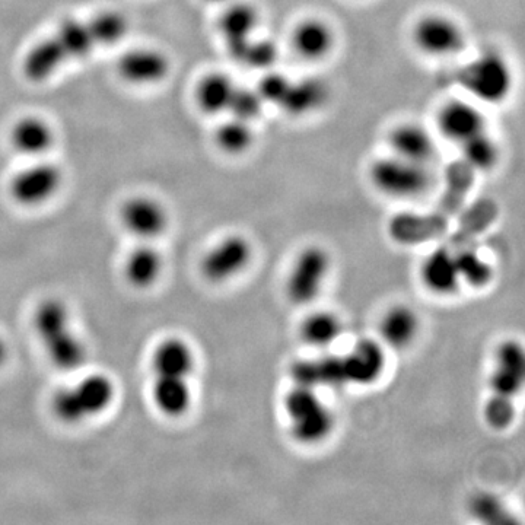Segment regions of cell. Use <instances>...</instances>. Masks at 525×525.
Masks as SVG:
<instances>
[{
    "label": "cell",
    "instance_id": "cb8c5ba5",
    "mask_svg": "<svg viewBox=\"0 0 525 525\" xmlns=\"http://www.w3.org/2000/svg\"><path fill=\"white\" fill-rule=\"evenodd\" d=\"M292 378L302 387H318V385H330L340 387L348 383L346 375L345 359L324 358L317 361L297 362L291 369Z\"/></svg>",
    "mask_w": 525,
    "mask_h": 525
},
{
    "label": "cell",
    "instance_id": "b9f144b4",
    "mask_svg": "<svg viewBox=\"0 0 525 525\" xmlns=\"http://www.w3.org/2000/svg\"><path fill=\"white\" fill-rule=\"evenodd\" d=\"M208 2H212V3H228V2H231V0H208Z\"/></svg>",
    "mask_w": 525,
    "mask_h": 525
},
{
    "label": "cell",
    "instance_id": "484cf974",
    "mask_svg": "<svg viewBox=\"0 0 525 525\" xmlns=\"http://www.w3.org/2000/svg\"><path fill=\"white\" fill-rule=\"evenodd\" d=\"M329 98V87L318 78H305L299 82H291L288 94L280 107L292 116H302L318 110L326 104Z\"/></svg>",
    "mask_w": 525,
    "mask_h": 525
},
{
    "label": "cell",
    "instance_id": "74e56055",
    "mask_svg": "<svg viewBox=\"0 0 525 525\" xmlns=\"http://www.w3.org/2000/svg\"><path fill=\"white\" fill-rule=\"evenodd\" d=\"M278 60V47L270 40L248 41L241 63L254 69H270Z\"/></svg>",
    "mask_w": 525,
    "mask_h": 525
},
{
    "label": "cell",
    "instance_id": "52a82bcc",
    "mask_svg": "<svg viewBox=\"0 0 525 525\" xmlns=\"http://www.w3.org/2000/svg\"><path fill=\"white\" fill-rule=\"evenodd\" d=\"M371 180L380 192L388 196L413 197L428 190L431 175L425 164L393 155L372 164Z\"/></svg>",
    "mask_w": 525,
    "mask_h": 525
},
{
    "label": "cell",
    "instance_id": "5bb4252c",
    "mask_svg": "<svg viewBox=\"0 0 525 525\" xmlns=\"http://www.w3.org/2000/svg\"><path fill=\"white\" fill-rule=\"evenodd\" d=\"M196 356L192 346L181 337H165L152 350V375L165 377H192Z\"/></svg>",
    "mask_w": 525,
    "mask_h": 525
},
{
    "label": "cell",
    "instance_id": "6da1fadb",
    "mask_svg": "<svg viewBox=\"0 0 525 525\" xmlns=\"http://www.w3.org/2000/svg\"><path fill=\"white\" fill-rule=\"evenodd\" d=\"M33 327L54 368L76 372L85 367L89 355L87 342L76 332L70 307L63 299L47 297L38 302Z\"/></svg>",
    "mask_w": 525,
    "mask_h": 525
},
{
    "label": "cell",
    "instance_id": "d590c367",
    "mask_svg": "<svg viewBox=\"0 0 525 525\" xmlns=\"http://www.w3.org/2000/svg\"><path fill=\"white\" fill-rule=\"evenodd\" d=\"M340 323L333 314L317 313L308 317L302 324V337L314 346H327L340 334Z\"/></svg>",
    "mask_w": 525,
    "mask_h": 525
},
{
    "label": "cell",
    "instance_id": "8992f818",
    "mask_svg": "<svg viewBox=\"0 0 525 525\" xmlns=\"http://www.w3.org/2000/svg\"><path fill=\"white\" fill-rule=\"evenodd\" d=\"M62 168L54 162L35 159L33 164L19 170L9 183L11 199L24 208L46 205L63 186Z\"/></svg>",
    "mask_w": 525,
    "mask_h": 525
},
{
    "label": "cell",
    "instance_id": "603a6c76",
    "mask_svg": "<svg viewBox=\"0 0 525 525\" xmlns=\"http://www.w3.org/2000/svg\"><path fill=\"white\" fill-rule=\"evenodd\" d=\"M394 155L407 161L425 164L435 154V142L425 127L418 124H402L390 135Z\"/></svg>",
    "mask_w": 525,
    "mask_h": 525
},
{
    "label": "cell",
    "instance_id": "4dcf8cb0",
    "mask_svg": "<svg viewBox=\"0 0 525 525\" xmlns=\"http://www.w3.org/2000/svg\"><path fill=\"white\" fill-rule=\"evenodd\" d=\"M418 326V317L410 308L396 307L384 315L381 336L388 345L403 348L415 339Z\"/></svg>",
    "mask_w": 525,
    "mask_h": 525
},
{
    "label": "cell",
    "instance_id": "9a60e30c",
    "mask_svg": "<svg viewBox=\"0 0 525 525\" xmlns=\"http://www.w3.org/2000/svg\"><path fill=\"white\" fill-rule=\"evenodd\" d=\"M151 400L155 409L165 418H181L189 412L193 403V391L189 378L154 375L151 384Z\"/></svg>",
    "mask_w": 525,
    "mask_h": 525
},
{
    "label": "cell",
    "instance_id": "7a4b0ae2",
    "mask_svg": "<svg viewBox=\"0 0 525 525\" xmlns=\"http://www.w3.org/2000/svg\"><path fill=\"white\" fill-rule=\"evenodd\" d=\"M117 399V385L104 372L85 374L78 381L57 388L50 399L54 418L63 425H84L100 418L113 407Z\"/></svg>",
    "mask_w": 525,
    "mask_h": 525
},
{
    "label": "cell",
    "instance_id": "30bf717a",
    "mask_svg": "<svg viewBox=\"0 0 525 525\" xmlns=\"http://www.w3.org/2000/svg\"><path fill=\"white\" fill-rule=\"evenodd\" d=\"M413 41L419 50L434 57L454 56L463 52L466 44L461 28L441 15L420 19L413 30Z\"/></svg>",
    "mask_w": 525,
    "mask_h": 525
},
{
    "label": "cell",
    "instance_id": "60d3db41",
    "mask_svg": "<svg viewBox=\"0 0 525 525\" xmlns=\"http://www.w3.org/2000/svg\"><path fill=\"white\" fill-rule=\"evenodd\" d=\"M9 355H11L9 343L6 342L5 337L0 334V368L5 367L6 362H8Z\"/></svg>",
    "mask_w": 525,
    "mask_h": 525
},
{
    "label": "cell",
    "instance_id": "83f0119b",
    "mask_svg": "<svg viewBox=\"0 0 525 525\" xmlns=\"http://www.w3.org/2000/svg\"><path fill=\"white\" fill-rule=\"evenodd\" d=\"M235 89L237 87L229 76L224 73H209L197 85V105L208 114L224 113L229 110Z\"/></svg>",
    "mask_w": 525,
    "mask_h": 525
},
{
    "label": "cell",
    "instance_id": "ba28073f",
    "mask_svg": "<svg viewBox=\"0 0 525 525\" xmlns=\"http://www.w3.org/2000/svg\"><path fill=\"white\" fill-rule=\"evenodd\" d=\"M120 221L139 243H155L170 227V213L155 197L139 194L123 203Z\"/></svg>",
    "mask_w": 525,
    "mask_h": 525
},
{
    "label": "cell",
    "instance_id": "f1b7e54d",
    "mask_svg": "<svg viewBox=\"0 0 525 525\" xmlns=\"http://www.w3.org/2000/svg\"><path fill=\"white\" fill-rule=\"evenodd\" d=\"M257 25L259 12L248 3H231L219 19V28L227 44L248 40Z\"/></svg>",
    "mask_w": 525,
    "mask_h": 525
},
{
    "label": "cell",
    "instance_id": "ac0fdd59",
    "mask_svg": "<svg viewBox=\"0 0 525 525\" xmlns=\"http://www.w3.org/2000/svg\"><path fill=\"white\" fill-rule=\"evenodd\" d=\"M15 151L33 159L44 158L52 151L56 135L53 127L40 117H24L15 124L11 132Z\"/></svg>",
    "mask_w": 525,
    "mask_h": 525
},
{
    "label": "cell",
    "instance_id": "f546056e",
    "mask_svg": "<svg viewBox=\"0 0 525 525\" xmlns=\"http://www.w3.org/2000/svg\"><path fill=\"white\" fill-rule=\"evenodd\" d=\"M54 37H56L57 43L62 47L68 60L85 59L97 47L91 31H89L88 22L79 21L75 18L63 21Z\"/></svg>",
    "mask_w": 525,
    "mask_h": 525
},
{
    "label": "cell",
    "instance_id": "44dd1931",
    "mask_svg": "<svg viewBox=\"0 0 525 525\" xmlns=\"http://www.w3.org/2000/svg\"><path fill=\"white\" fill-rule=\"evenodd\" d=\"M345 367L348 383L368 385L383 374L385 356L383 349L372 340H362L346 356Z\"/></svg>",
    "mask_w": 525,
    "mask_h": 525
},
{
    "label": "cell",
    "instance_id": "277c9868",
    "mask_svg": "<svg viewBox=\"0 0 525 525\" xmlns=\"http://www.w3.org/2000/svg\"><path fill=\"white\" fill-rule=\"evenodd\" d=\"M458 81L479 100L498 104L511 92L512 73L501 56L488 53L464 66L458 73Z\"/></svg>",
    "mask_w": 525,
    "mask_h": 525
},
{
    "label": "cell",
    "instance_id": "8fae6325",
    "mask_svg": "<svg viewBox=\"0 0 525 525\" xmlns=\"http://www.w3.org/2000/svg\"><path fill=\"white\" fill-rule=\"evenodd\" d=\"M330 269L329 254L323 248L302 251L288 279V295L297 304L313 301Z\"/></svg>",
    "mask_w": 525,
    "mask_h": 525
},
{
    "label": "cell",
    "instance_id": "9c48e42d",
    "mask_svg": "<svg viewBox=\"0 0 525 525\" xmlns=\"http://www.w3.org/2000/svg\"><path fill=\"white\" fill-rule=\"evenodd\" d=\"M250 260V243L240 235H231L210 248L200 263V269L209 282H227L243 272Z\"/></svg>",
    "mask_w": 525,
    "mask_h": 525
},
{
    "label": "cell",
    "instance_id": "e0dca14e",
    "mask_svg": "<svg viewBox=\"0 0 525 525\" xmlns=\"http://www.w3.org/2000/svg\"><path fill=\"white\" fill-rule=\"evenodd\" d=\"M123 275L130 286L149 289L164 275V256L154 243H139L123 263Z\"/></svg>",
    "mask_w": 525,
    "mask_h": 525
},
{
    "label": "cell",
    "instance_id": "8d00e7d4",
    "mask_svg": "<svg viewBox=\"0 0 525 525\" xmlns=\"http://www.w3.org/2000/svg\"><path fill=\"white\" fill-rule=\"evenodd\" d=\"M263 104L264 101L259 92L237 88L228 111L234 114L235 119L250 123L251 120L257 119L262 114Z\"/></svg>",
    "mask_w": 525,
    "mask_h": 525
},
{
    "label": "cell",
    "instance_id": "4316f807",
    "mask_svg": "<svg viewBox=\"0 0 525 525\" xmlns=\"http://www.w3.org/2000/svg\"><path fill=\"white\" fill-rule=\"evenodd\" d=\"M422 278L425 285L435 294H453L460 276L450 248H438L428 257L423 264Z\"/></svg>",
    "mask_w": 525,
    "mask_h": 525
},
{
    "label": "cell",
    "instance_id": "d6986e66",
    "mask_svg": "<svg viewBox=\"0 0 525 525\" xmlns=\"http://www.w3.org/2000/svg\"><path fill=\"white\" fill-rule=\"evenodd\" d=\"M66 62H68V57L53 35L46 40L38 41L28 50L22 69L30 81L40 84L57 75Z\"/></svg>",
    "mask_w": 525,
    "mask_h": 525
},
{
    "label": "cell",
    "instance_id": "ffe728a7",
    "mask_svg": "<svg viewBox=\"0 0 525 525\" xmlns=\"http://www.w3.org/2000/svg\"><path fill=\"white\" fill-rule=\"evenodd\" d=\"M499 216V208L496 202L490 199H482L473 203L458 222L453 237L450 240L451 251L461 250V248L470 247L477 237L490 225L496 221Z\"/></svg>",
    "mask_w": 525,
    "mask_h": 525
},
{
    "label": "cell",
    "instance_id": "7c38bea8",
    "mask_svg": "<svg viewBox=\"0 0 525 525\" xmlns=\"http://www.w3.org/2000/svg\"><path fill=\"white\" fill-rule=\"evenodd\" d=\"M117 70L124 81L136 87L161 84L170 75V59L161 50L140 47L130 50L119 59Z\"/></svg>",
    "mask_w": 525,
    "mask_h": 525
},
{
    "label": "cell",
    "instance_id": "d4e9b609",
    "mask_svg": "<svg viewBox=\"0 0 525 525\" xmlns=\"http://www.w3.org/2000/svg\"><path fill=\"white\" fill-rule=\"evenodd\" d=\"M474 170L463 159L455 161L447 170V189L439 202L437 212L451 219L463 208L467 194L472 190Z\"/></svg>",
    "mask_w": 525,
    "mask_h": 525
},
{
    "label": "cell",
    "instance_id": "d6a6232c",
    "mask_svg": "<svg viewBox=\"0 0 525 525\" xmlns=\"http://www.w3.org/2000/svg\"><path fill=\"white\" fill-rule=\"evenodd\" d=\"M254 135L250 123L232 119L218 127L215 142L222 152L229 155H241L253 145Z\"/></svg>",
    "mask_w": 525,
    "mask_h": 525
},
{
    "label": "cell",
    "instance_id": "3957f363",
    "mask_svg": "<svg viewBox=\"0 0 525 525\" xmlns=\"http://www.w3.org/2000/svg\"><path fill=\"white\" fill-rule=\"evenodd\" d=\"M525 361L523 348L517 342H505L496 355V368L492 377V396L485 406V419L493 429L508 428L515 416V394L524 381Z\"/></svg>",
    "mask_w": 525,
    "mask_h": 525
},
{
    "label": "cell",
    "instance_id": "5b68a950",
    "mask_svg": "<svg viewBox=\"0 0 525 525\" xmlns=\"http://www.w3.org/2000/svg\"><path fill=\"white\" fill-rule=\"evenodd\" d=\"M285 407L291 419L292 434L298 441L314 444L332 431V412L318 400L313 388L298 385L286 396Z\"/></svg>",
    "mask_w": 525,
    "mask_h": 525
},
{
    "label": "cell",
    "instance_id": "ab89813d",
    "mask_svg": "<svg viewBox=\"0 0 525 525\" xmlns=\"http://www.w3.org/2000/svg\"><path fill=\"white\" fill-rule=\"evenodd\" d=\"M291 82L286 76L280 75V73H269L260 82L257 92L263 98L264 103L276 104L280 107L282 101L285 100L286 94H288Z\"/></svg>",
    "mask_w": 525,
    "mask_h": 525
},
{
    "label": "cell",
    "instance_id": "1f68e13d",
    "mask_svg": "<svg viewBox=\"0 0 525 525\" xmlns=\"http://www.w3.org/2000/svg\"><path fill=\"white\" fill-rule=\"evenodd\" d=\"M88 27L94 38L95 46L111 47L122 43L129 34V21L126 15L119 11L98 12L89 19Z\"/></svg>",
    "mask_w": 525,
    "mask_h": 525
},
{
    "label": "cell",
    "instance_id": "836d02e7",
    "mask_svg": "<svg viewBox=\"0 0 525 525\" xmlns=\"http://www.w3.org/2000/svg\"><path fill=\"white\" fill-rule=\"evenodd\" d=\"M451 253L454 254L458 276L470 285L482 288L492 280V267L473 250L472 245Z\"/></svg>",
    "mask_w": 525,
    "mask_h": 525
},
{
    "label": "cell",
    "instance_id": "7402d4cb",
    "mask_svg": "<svg viewBox=\"0 0 525 525\" xmlns=\"http://www.w3.org/2000/svg\"><path fill=\"white\" fill-rule=\"evenodd\" d=\"M295 52L305 60L324 59L334 46V33L326 22L320 19H307L295 28L292 35Z\"/></svg>",
    "mask_w": 525,
    "mask_h": 525
},
{
    "label": "cell",
    "instance_id": "4fadbf2b",
    "mask_svg": "<svg viewBox=\"0 0 525 525\" xmlns=\"http://www.w3.org/2000/svg\"><path fill=\"white\" fill-rule=\"evenodd\" d=\"M450 227V219L439 215L437 210L428 215L399 213L388 224L390 237L402 245H416L438 240Z\"/></svg>",
    "mask_w": 525,
    "mask_h": 525
},
{
    "label": "cell",
    "instance_id": "2e32d148",
    "mask_svg": "<svg viewBox=\"0 0 525 525\" xmlns=\"http://www.w3.org/2000/svg\"><path fill=\"white\" fill-rule=\"evenodd\" d=\"M442 135L454 142L463 143L485 132V117L479 108L466 101H450L441 108L438 116Z\"/></svg>",
    "mask_w": 525,
    "mask_h": 525
},
{
    "label": "cell",
    "instance_id": "e575fe53",
    "mask_svg": "<svg viewBox=\"0 0 525 525\" xmlns=\"http://www.w3.org/2000/svg\"><path fill=\"white\" fill-rule=\"evenodd\" d=\"M461 148H463V158L461 159L470 165L474 171L490 170L498 161V146L485 132L461 143Z\"/></svg>",
    "mask_w": 525,
    "mask_h": 525
},
{
    "label": "cell",
    "instance_id": "f35d334b",
    "mask_svg": "<svg viewBox=\"0 0 525 525\" xmlns=\"http://www.w3.org/2000/svg\"><path fill=\"white\" fill-rule=\"evenodd\" d=\"M472 511L479 520L485 521V523H512V518L509 517L508 512L505 511L504 505H502L498 499L486 495V493L477 495L476 498H474Z\"/></svg>",
    "mask_w": 525,
    "mask_h": 525
}]
</instances>
